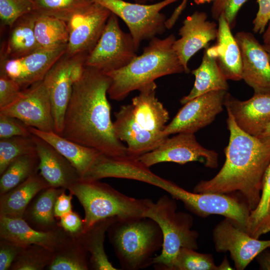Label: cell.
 <instances>
[{
	"instance_id": "obj_1",
	"label": "cell",
	"mask_w": 270,
	"mask_h": 270,
	"mask_svg": "<svg viewBox=\"0 0 270 270\" xmlns=\"http://www.w3.org/2000/svg\"><path fill=\"white\" fill-rule=\"evenodd\" d=\"M110 83L105 73L86 66L73 85L61 136L107 156H127V147L116 136L111 120L106 96Z\"/></svg>"
},
{
	"instance_id": "obj_2",
	"label": "cell",
	"mask_w": 270,
	"mask_h": 270,
	"mask_svg": "<svg viewBox=\"0 0 270 270\" xmlns=\"http://www.w3.org/2000/svg\"><path fill=\"white\" fill-rule=\"evenodd\" d=\"M227 113L230 138L224 150V163L212 178L200 182L194 192L237 196L251 212L259 203L264 177L270 164V143L243 131L230 112Z\"/></svg>"
},
{
	"instance_id": "obj_3",
	"label": "cell",
	"mask_w": 270,
	"mask_h": 270,
	"mask_svg": "<svg viewBox=\"0 0 270 270\" xmlns=\"http://www.w3.org/2000/svg\"><path fill=\"white\" fill-rule=\"evenodd\" d=\"M176 40L171 34L161 39L150 40L142 53L127 66L106 73L111 79L108 91L110 98L120 101L129 94L163 76L184 72V69L173 48Z\"/></svg>"
},
{
	"instance_id": "obj_4",
	"label": "cell",
	"mask_w": 270,
	"mask_h": 270,
	"mask_svg": "<svg viewBox=\"0 0 270 270\" xmlns=\"http://www.w3.org/2000/svg\"><path fill=\"white\" fill-rule=\"evenodd\" d=\"M107 232L122 270H138L152 265L154 254L163 244L159 225L142 216L116 217Z\"/></svg>"
},
{
	"instance_id": "obj_5",
	"label": "cell",
	"mask_w": 270,
	"mask_h": 270,
	"mask_svg": "<svg viewBox=\"0 0 270 270\" xmlns=\"http://www.w3.org/2000/svg\"><path fill=\"white\" fill-rule=\"evenodd\" d=\"M68 190L84 209L82 232L108 218L144 216L154 203L150 199L126 196L99 180L80 179Z\"/></svg>"
},
{
	"instance_id": "obj_6",
	"label": "cell",
	"mask_w": 270,
	"mask_h": 270,
	"mask_svg": "<svg viewBox=\"0 0 270 270\" xmlns=\"http://www.w3.org/2000/svg\"><path fill=\"white\" fill-rule=\"evenodd\" d=\"M144 216L159 225L163 236L162 250L154 258L156 269L171 270L176 257L182 248L196 250L198 233L192 230L193 218L177 210L174 198L164 195L150 206Z\"/></svg>"
},
{
	"instance_id": "obj_7",
	"label": "cell",
	"mask_w": 270,
	"mask_h": 270,
	"mask_svg": "<svg viewBox=\"0 0 270 270\" xmlns=\"http://www.w3.org/2000/svg\"><path fill=\"white\" fill-rule=\"evenodd\" d=\"M122 19L127 26L137 49L141 42L162 34L166 18L161 10L178 0H162L151 4L124 0H94Z\"/></svg>"
},
{
	"instance_id": "obj_8",
	"label": "cell",
	"mask_w": 270,
	"mask_h": 270,
	"mask_svg": "<svg viewBox=\"0 0 270 270\" xmlns=\"http://www.w3.org/2000/svg\"><path fill=\"white\" fill-rule=\"evenodd\" d=\"M137 50L130 34L122 30L118 16L112 13L85 66L104 73L119 70L137 56Z\"/></svg>"
},
{
	"instance_id": "obj_9",
	"label": "cell",
	"mask_w": 270,
	"mask_h": 270,
	"mask_svg": "<svg viewBox=\"0 0 270 270\" xmlns=\"http://www.w3.org/2000/svg\"><path fill=\"white\" fill-rule=\"evenodd\" d=\"M170 194L174 198L182 201L186 208L200 216L220 215L232 220L246 232L250 211L246 204L237 196L222 194L190 192L176 184Z\"/></svg>"
},
{
	"instance_id": "obj_10",
	"label": "cell",
	"mask_w": 270,
	"mask_h": 270,
	"mask_svg": "<svg viewBox=\"0 0 270 270\" xmlns=\"http://www.w3.org/2000/svg\"><path fill=\"white\" fill-rule=\"evenodd\" d=\"M138 160L148 168L164 162L184 164L199 162L210 168L218 165V153L201 146L192 133H178L170 138L168 137L158 147L141 155Z\"/></svg>"
},
{
	"instance_id": "obj_11",
	"label": "cell",
	"mask_w": 270,
	"mask_h": 270,
	"mask_svg": "<svg viewBox=\"0 0 270 270\" xmlns=\"http://www.w3.org/2000/svg\"><path fill=\"white\" fill-rule=\"evenodd\" d=\"M212 238L216 251L229 252L237 270H244L260 253L270 248V240L252 237L226 218L214 228Z\"/></svg>"
},
{
	"instance_id": "obj_12",
	"label": "cell",
	"mask_w": 270,
	"mask_h": 270,
	"mask_svg": "<svg viewBox=\"0 0 270 270\" xmlns=\"http://www.w3.org/2000/svg\"><path fill=\"white\" fill-rule=\"evenodd\" d=\"M227 91H212L188 101L179 110L171 122L166 125L164 136L178 133L194 134L211 124L223 110Z\"/></svg>"
},
{
	"instance_id": "obj_13",
	"label": "cell",
	"mask_w": 270,
	"mask_h": 270,
	"mask_svg": "<svg viewBox=\"0 0 270 270\" xmlns=\"http://www.w3.org/2000/svg\"><path fill=\"white\" fill-rule=\"evenodd\" d=\"M0 113L14 117L28 126L44 132H54L51 102L41 80L22 90L20 95Z\"/></svg>"
},
{
	"instance_id": "obj_14",
	"label": "cell",
	"mask_w": 270,
	"mask_h": 270,
	"mask_svg": "<svg viewBox=\"0 0 270 270\" xmlns=\"http://www.w3.org/2000/svg\"><path fill=\"white\" fill-rule=\"evenodd\" d=\"M112 12L94 0L67 22L69 38L66 54H88L99 40Z\"/></svg>"
},
{
	"instance_id": "obj_15",
	"label": "cell",
	"mask_w": 270,
	"mask_h": 270,
	"mask_svg": "<svg viewBox=\"0 0 270 270\" xmlns=\"http://www.w3.org/2000/svg\"><path fill=\"white\" fill-rule=\"evenodd\" d=\"M66 46L40 48L14 58H1L0 72L16 82L22 90L42 80L52 66L66 52Z\"/></svg>"
},
{
	"instance_id": "obj_16",
	"label": "cell",
	"mask_w": 270,
	"mask_h": 270,
	"mask_svg": "<svg viewBox=\"0 0 270 270\" xmlns=\"http://www.w3.org/2000/svg\"><path fill=\"white\" fill-rule=\"evenodd\" d=\"M234 37L242 60V80L254 94H270V62L264 45L251 32L240 31Z\"/></svg>"
},
{
	"instance_id": "obj_17",
	"label": "cell",
	"mask_w": 270,
	"mask_h": 270,
	"mask_svg": "<svg viewBox=\"0 0 270 270\" xmlns=\"http://www.w3.org/2000/svg\"><path fill=\"white\" fill-rule=\"evenodd\" d=\"M204 12L196 11L188 16L179 29L180 38L174 41L173 48L184 69L188 73V62L198 51L208 46L210 42L216 40L218 26L208 20Z\"/></svg>"
},
{
	"instance_id": "obj_18",
	"label": "cell",
	"mask_w": 270,
	"mask_h": 270,
	"mask_svg": "<svg viewBox=\"0 0 270 270\" xmlns=\"http://www.w3.org/2000/svg\"><path fill=\"white\" fill-rule=\"evenodd\" d=\"M78 55L69 56L65 53L52 66L42 80L51 102L54 132L60 135L74 85L72 70Z\"/></svg>"
},
{
	"instance_id": "obj_19",
	"label": "cell",
	"mask_w": 270,
	"mask_h": 270,
	"mask_svg": "<svg viewBox=\"0 0 270 270\" xmlns=\"http://www.w3.org/2000/svg\"><path fill=\"white\" fill-rule=\"evenodd\" d=\"M224 106L237 126L251 136H258L270 122V94H254L242 101L227 92Z\"/></svg>"
},
{
	"instance_id": "obj_20",
	"label": "cell",
	"mask_w": 270,
	"mask_h": 270,
	"mask_svg": "<svg viewBox=\"0 0 270 270\" xmlns=\"http://www.w3.org/2000/svg\"><path fill=\"white\" fill-rule=\"evenodd\" d=\"M114 116L113 126L115 134L121 142H126L128 155L130 157L138 158L156 148L168 138L141 127L135 120L132 104L122 106Z\"/></svg>"
},
{
	"instance_id": "obj_21",
	"label": "cell",
	"mask_w": 270,
	"mask_h": 270,
	"mask_svg": "<svg viewBox=\"0 0 270 270\" xmlns=\"http://www.w3.org/2000/svg\"><path fill=\"white\" fill-rule=\"evenodd\" d=\"M63 230L41 231L32 228L23 218L0 216V240L22 248L36 244L55 251L69 234Z\"/></svg>"
},
{
	"instance_id": "obj_22",
	"label": "cell",
	"mask_w": 270,
	"mask_h": 270,
	"mask_svg": "<svg viewBox=\"0 0 270 270\" xmlns=\"http://www.w3.org/2000/svg\"><path fill=\"white\" fill-rule=\"evenodd\" d=\"M34 136L39 173L50 187L68 189L80 179L76 170L66 158L48 142Z\"/></svg>"
},
{
	"instance_id": "obj_23",
	"label": "cell",
	"mask_w": 270,
	"mask_h": 270,
	"mask_svg": "<svg viewBox=\"0 0 270 270\" xmlns=\"http://www.w3.org/2000/svg\"><path fill=\"white\" fill-rule=\"evenodd\" d=\"M156 87L154 82L144 86L138 90V95L132 98V104L135 120L141 127L164 136L162 132L170 118L169 114L156 96Z\"/></svg>"
},
{
	"instance_id": "obj_24",
	"label": "cell",
	"mask_w": 270,
	"mask_h": 270,
	"mask_svg": "<svg viewBox=\"0 0 270 270\" xmlns=\"http://www.w3.org/2000/svg\"><path fill=\"white\" fill-rule=\"evenodd\" d=\"M216 43L209 46L227 80H242V60L238 44L229 24L221 16L218 20Z\"/></svg>"
},
{
	"instance_id": "obj_25",
	"label": "cell",
	"mask_w": 270,
	"mask_h": 270,
	"mask_svg": "<svg viewBox=\"0 0 270 270\" xmlns=\"http://www.w3.org/2000/svg\"><path fill=\"white\" fill-rule=\"evenodd\" d=\"M32 134L44 140L66 158L84 178L102 154L98 150L63 137L54 132H44L29 126Z\"/></svg>"
},
{
	"instance_id": "obj_26",
	"label": "cell",
	"mask_w": 270,
	"mask_h": 270,
	"mask_svg": "<svg viewBox=\"0 0 270 270\" xmlns=\"http://www.w3.org/2000/svg\"><path fill=\"white\" fill-rule=\"evenodd\" d=\"M50 187L38 172L0 196V216L23 218L28 205L34 197L42 190Z\"/></svg>"
},
{
	"instance_id": "obj_27",
	"label": "cell",
	"mask_w": 270,
	"mask_h": 270,
	"mask_svg": "<svg viewBox=\"0 0 270 270\" xmlns=\"http://www.w3.org/2000/svg\"><path fill=\"white\" fill-rule=\"evenodd\" d=\"M192 74L195 77L194 84L190 93L180 99L182 104L206 93L217 90L227 91L228 89V80L220 70L208 46L204 48L200 64L192 70Z\"/></svg>"
},
{
	"instance_id": "obj_28",
	"label": "cell",
	"mask_w": 270,
	"mask_h": 270,
	"mask_svg": "<svg viewBox=\"0 0 270 270\" xmlns=\"http://www.w3.org/2000/svg\"><path fill=\"white\" fill-rule=\"evenodd\" d=\"M37 14L36 11L26 14L18 20L10 28L8 40L1 58H20L41 48L34 34Z\"/></svg>"
},
{
	"instance_id": "obj_29",
	"label": "cell",
	"mask_w": 270,
	"mask_h": 270,
	"mask_svg": "<svg viewBox=\"0 0 270 270\" xmlns=\"http://www.w3.org/2000/svg\"><path fill=\"white\" fill-rule=\"evenodd\" d=\"M88 255L79 234H69L54 252L53 258L46 268L49 270H88L90 269Z\"/></svg>"
},
{
	"instance_id": "obj_30",
	"label": "cell",
	"mask_w": 270,
	"mask_h": 270,
	"mask_svg": "<svg viewBox=\"0 0 270 270\" xmlns=\"http://www.w3.org/2000/svg\"><path fill=\"white\" fill-rule=\"evenodd\" d=\"M116 218L100 220L86 232L79 234L80 240L90 255V269L118 270L110 262L104 249L106 232Z\"/></svg>"
},
{
	"instance_id": "obj_31",
	"label": "cell",
	"mask_w": 270,
	"mask_h": 270,
	"mask_svg": "<svg viewBox=\"0 0 270 270\" xmlns=\"http://www.w3.org/2000/svg\"><path fill=\"white\" fill-rule=\"evenodd\" d=\"M34 34L42 48L67 46L68 41V28L66 21L38 13L34 24Z\"/></svg>"
},
{
	"instance_id": "obj_32",
	"label": "cell",
	"mask_w": 270,
	"mask_h": 270,
	"mask_svg": "<svg viewBox=\"0 0 270 270\" xmlns=\"http://www.w3.org/2000/svg\"><path fill=\"white\" fill-rule=\"evenodd\" d=\"M66 189L49 187L42 190L28 212L31 222L41 231H50L60 227L55 220L54 207L58 196Z\"/></svg>"
},
{
	"instance_id": "obj_33",
	"label": "cell",
	"mask_w": 270,
	"mask_h": 270,
	"mask_svg": "<svg viewBox=\"0 0 270 270\" xmlns=\"http://www.w3.org/2000/svg\"><path fill=\"white\" fill-rule=\"evenodd\" d=\"M38 163L36 152L22 156L12 161L0 174V196L37 173Z\"/></svg>"
},
{
	"instance_id": "obj_34",
	"label": "cell",
	"mask_w": 270,
	"mask_h": 270,
	"mask_svg": "<svg viewBox=\"0 0 270 270\" xmlns=\"http://www.w3.org/2000/svg\"><path fill=\"white\" fill-rule=\"evenodd\" d=\"M270 208V164L267 168L262 182L259 203L250 213L246 232L252 237L259 238L270 232L269 210Z\"/></svg>"
},
{
	"instance_id": "obj_35",
	"label": "cell",
	"mask_w": 270,
	"mask_h": 270,
	"mask_svg": "<svg viewBox=\"0 0 270 270\" xmlns=\"http://www.w3.org/2000/svg\"><path fill=\"white\" fill-rule=\"evenodd\" d=\"M40 14L54 17L66 22L94 0H32Z\"/></svg>"
},
{
	"instance_id": "obj_36",
	"label": "cell",
	"mask_w": 270,
	"mask_h": 270,
	"mask_svg": "<svg viewBox=\"0 0 270 270\" xmlns=\"http://www.w3.org/2000/svg\"><path fill=\"white\" fill-rule=\"evenodd\" d=\"M34 134L0 138V174L14 160L23 155L36 153Z\"/></svg>"
},
{
	"instance_id": "obj_37",
	"label": "cell",
	"mask_w": 270,
	"mask_h": 270,
	"mask_svg": "<svg viewBox=\"0 0 270 270\" xmlns=\"http://www.w3.org/2000/svg\"><path fill=\"white\" fill-rule=\"evenodd\" d=\"M54 252L44 247L32 244L23 248L10 269L13 270H41L51 262Z\"/></svg>"
},
{
	"instance_id": "obj_38",
	"label": "cell",
	"mask_w": 270,
	"mask_h": 270,
	"mask_svg": "<svg viewBox=\"0 0 270 270\" xmlns=\"http://www.w3.org/2000/svg\"><path fill=\"white\" fill-rule=\"evenodd\" d=\"M171 270H220L212 254L182 248L178 251Z\"/></svg>"
},
{
	"instance_id": "obj_39",
	"label": "cell",
	"mask_w": 270,
	"mask_h": 270,
	"mask_svg": "<svg viewBox=\"0 0 270 270\" xmlns=\"http://www.w3.org/2000/svg\"><path fill=\"white\" fill-rule=\"evenodd\" d=\"M34 11L32 0H0L1 22L10 28L20 18Z\"/></svg>"
},
{
	"instance_id": "obj_40",
	"label": "cell",
	"mask_w": 270,
	"mask_h": 270,
	"mask_svg": "<svg viewBox=\"0 0 270 270\" xmlns=\"http://www.w3.org/2000/svg\"><path fill=\"white\" fill-rule=\"evenodd\" d=\"M248 0H214L210 9L212 18L218 20L222 16L232 29L236 23V16L242 6Z\"/></svg>"
},
{
	"instance_id": "obj_41",
	"label": "cell",
	"mask_w": 270,
	"mask_h": 270,
	"mask_svg": "<svg viewBox=\"0 0 270 270\" xmlns=\"http://www.w3.org/2000/svg\"><path fill=\"white\" fill-rule=\"evenodd\" d=\"M29 126L20 120L0 113V138L17 136H30Z\"/></svg>"
},
{
	"instance_id": "obj_42",
	"label": "cell",
	"mask_w": 270,
	"mask_h": 270,
	"mask_svg": "<svg viewBox=\"0 0 270 270\" xmlns=\"http://www.w3.org/2000/svg\"><path fill=\"white\" fill-rule=\"evenodd\" d=\"M22 90L14 80L0 72V109L8 106L17 99Z\"/></svg>"
},
{
	"instance_id": "obj_43",
	"label": "cell",
	"mask_w": 270,
	"mask_h": 270,
	"mask_svg": "<svg viewBox=\"0 0 270 270\" xmlns=\"http://www.w3.org/2000/svg\"><path fill=\"white\" fill-rule=\"evenodd\" d=\"M22 249V248L0 240V270L10 269L12 264Z\"/></svg>"
},
{
	"instance_id": "obj_44",
	"label": "cell",
	"mask_w": 270,
	"mask_h": 270,
	"mask_svg": "<svg viewBox=\"0 0 270 270\" xmlns=\"http://www.w3.org/2000/svg\"><path fill=\"white\" fill-rule=\"evenodd\" d=\"M258 9L253 20L252 31L262 34L270 20V0H256Z\"/></svg>"
},
{
	"instance_id": "obj_45",
	"label": "cell",
	"mask_w": 270,
	"mask_h": 270,
	"mask_svg": "<svg viewBox=\"0 0 270 270\" xmlns=\"http://www.w3.org/2000/svg\"><path fill=\"white\" fill-rule=\"evenodd\" d=\"M58 225L64 231L72 234L82 232L84 228L83 220L77 213L72 211L60 218Z\"/></svg>"
},
{
	"instance_id": "obj_46",
	"label": "cell",
	"mask_w": 270,
	"mask_h": 270,
	"mask_svg": "<svg viewBox=\"0 0 270 270\" xmlns=\"http://www.w3.org/2000/svg\"><path fill=\"white\" fill-rule=\"evenodd\" d=\"M73 194L70 192L66 194L65 190L57 198L54 207V214L56 218H60L64 214L72 211V200Z\"/></svg>"
},
{
	"instance_id": "obj_47",
	"label": "cell",
	"mask_w": 270,
	"mask_h": 270,
	"mask_svg": "<svg viewBox=\"0 0 270 270\" xmlns=\"http://www.w3.org/2000/svg\"><path fill=\"white\" fill-rule=\"evenodd\" d=\"M266 250L256 256L260 269L262 270H270V250Z\"/></svg>"
},
{
	"instance_id": "obj_48",
	"label": "cell",
	"mask_w": 270,
	"mask_h": 270,
	"mask_svg": "<svg viewBox=\"0 0 270 270\" xmlns=\"http://www.w3.org/2000/svg\"><path fill=\"white\" fill-rule=\"evenodd\" d=\"M257 138L263 142L270 143V122Z\"/></svg>"
},
{
	"instance_id": "obj_49",
	"label": "cell",
	"mask_w": 270,
	"mask_h": 270,
	"mask_svg": "<svg viewBox=\"0 0 270 270\" xmlns=\"http://www.w3.org/2000/svg\"><path fill=\"white\" fill-rule=\"evenodd\" d=\"M262 34L264 45L270 47V20Z\"/></svg>"
},
{
	"instance_id": "obj_50",
	"label": "cell",
	"mask_w": 270,
	"mask_h": 270,
	"mask_svg": "<svg viewBox=\"0 0 270 270\" xmlns=\"http://www.w3.org/2000/svg\"><path fill=\"white\" fill-rule=\"evenodd\" d=\"M220 270H234L230 264V263L226 257L224 258L222 263L219 265Z\"/></svg>"
},
{
	"instance_id": "obj_51",
	"label": "cell",
	"mask_w": 270,
	"mask_h": 270,
	"mask_svg": "<svg viewBox=\"0 0 270 270\" xmlns=\"http://www.w3.org/2000/svg\"><path fill=\"white\" fill-rule=\"evenodd\" d=\"M134 2L139 3V4H148V2H153L155 0H132Z\"/></svg>"
},
{
	"instance_id": "obj_52",
	"label": "cell",
	"mask_w": 270,
	"mask_h": 270,
	"mask_svg": "<svg viewBox=\"0 0 270 270\" xmlns=\"http://www.w3.org/2000/svg\"><path fill=\"white\" fill-rule=\"evenodd\" d=\"M194 2L197 4H201L206 2H210L214 0H194Z\"/></svg>"
},
{
	"instance_id": "obj_53",
	"label": "cell",
	"mask_w": 270,
	"mask_h": 270,
	"mask_svg": "<svg viewBox=\"0 0 270 270\" xmlns=\"http://www.w3.org/2000/svg\"><path fill=\"white\" fill-rule=\"evenodd\" d=\"M264 46L266 50V52L268 53L269 60H270V47L268 46H266L264 45Z\"/></svg>"
},
{
	"instance_id": "obj_54",
	"label": "cell",
	"mask_w": 270,
	"mask_h": 270,
	"mask_svg": "<svg viewBox=\"0 0 270 270\" xmlns=\"http://www.w3.org/2000/svg\"><path fill=\"white\" fill-rule=\"evenodd\" d=\"M268 222H269V226L270 228V208L269 210V218H268Z\"/></svg>"
}]
</instances>
